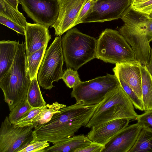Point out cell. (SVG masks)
<instances>
[{"instance_id":"cell-32","label":"cell","mask_w":152,"mask_h":152,"mask_svg":"<svg viewBox=\"0 0 152 152\" xmlns=\"http://www.w3.org/2000/svg\"><path fill=\"white\" fill-rule=\"evenodd\" d=\"M130 6L134 10L147 15L152 13V0L130 5Z\"/></svg>"},{"instance_id":"cell-6","label":"cell","mask_w":152,"mask_h":152,"mask_svg":"<svg viewBox=\"0 0 152 152\" xmlns=\"http://www.w3.org/2000/svg\"><path fill=\"white\" fill-rule=\"evenodd\" d=\"M120 85L115 74H107L87 81H81L73 88L71 95L77 104L94 105L99 103L108 92Z\"/></svg>"},{"instance_id":"cell-33","label":"cell","mask_w":152,"mask_h":152,"mask_svg":"<svg viewBox=\"0 0 152 152\" xmlns=\"http://www.w3.org/2000/svg\"><path fill=\"white\" fill-rule=\"evenodd\" d=\"M105 145L92 142L89 145L79 149L77 152H103Z\"/></svg>"},{"instance_id":"cell-37","label":"cell","mask_w":152,"mask_h":152,"mask_svg":"<svg viewBox=\"0 0 152 152\" xmlns=\"http://www.w3.org/2000/svg\"><path fill=\"white\" fill-rule=\"evenodd\" d=\"M148 0H131V5L141 3Z\"/></svg>"},{"instance_id":"cell-29","label":"cell","mask_w":152,"mask_h":152,"mask_svg":"<svg viewBox=\"0 0 152 152\" xmlns=\"http://www.w3.org/2000/svg\"><path fill=\"white\" fill-rule=\"evenodd\" d=\"M46 140H37L28 144L19 152H44L45 149L50 146Z\"/></svg>"},{"instance_id":"cell-15","label":"cell","mask_w":152,"mask_h":152,"mask_svg":"<svg viewBox=\"0 0 152 152\" xmlns=\"http://www.w3.org/2000/svg\"><path fill=\"white\" fill-rule=\"evenodd\" d=\"M130 120L121 118L91 128L87 137L92 142L105 145L128 125Z\"/></svg>"},{"instance_id":"cell-4","label":"cell","mask_w":152,"mask_h":152,"mask_svg":"<svg viewBox=\"0 0 152 152\" xmlns=\"http://www.w3.org/2000/svg\"><path fill=\"white\" fill-rule=\"evenodd\" d=\"M64 60L66 66L77 70L96 58L97 40L76 28H72L61 38Z\"/></svg>"},{"instance_id":"cell-18","label":"cell","mask_w":152,"mask_h":152,"mask_svg":"<svg viewBox=\"0 0 152 152\" xmlns=\"http://www.w3.org/2000/svg\"><path fill=\"white\" fill-rule=\"evenodd\" d=\"M19 42L10 40L0 41V80L12 66Z\"/></svg>"},{"instance_id":"cell-8","label":"cell","mask_w":152,"mask_h":152,"mask_svg":"<svg viewBox=\"0 0 152 152\" xmlns=\"http://www.w3.org/2000/svg\"><path fill=\"white\" fill-rule=\"evenodd\" d=\"M34 128L13 124L6 116L0 129V152H19L34 140Z\"/></svg>"},{"instance_id":"cell-10","label":"cell","mask_w":152,"mask_h":152,"mask_svg":"<svg viewBox=\"0 0 152 152\" xmlns=\"http://www.w3.org/2000/svg\"><path fill=\"white\" fill-rule=\"evenodd\" d=\"M22 8L35 23L49 28L59 13L58 0H20Z\"/></svg>"},{"instance_id":"cell-19","label":"cell","mask_w":152,"mask_h":152,"mask_svg":"<svg viewBox=\"0 0 152 152\" xmlns=\"http://www.w3.org/2000/svg\"><path fill=\"white\" fill-rule=\"evenodd\" d=\"M142 102L143 111L152 110V77L146 66L141 68Z\"/></svg>"},{"instance_id":"cell-34","label":"cell","mask_w":152,"mask_h":152,"mask_svg":"<svg viewBox=\"0 0 152 152\" xmlns=\"http://www.w3.org/2000/svg\"><path fill=\"white\" fill-rule=\"evenodd\" d=\"M94 0H87L82 8L75 23V26L82 23V21L93 6Z\"/></svg>"},{"instance_id":"cell-14","label":"cell","mask_w":152,"mask_h":152,"mask_svg":"<svg viewBox=\"0 0 152 152\" xmlns=\"http://www.w3.org/2000/svg\"><path fill=\"white\" fill-rule=\"evenodd\" d=\"M25 35L26 56L44 47H47L51 38L48 28L37 23L27 22Z\"/></svg>"},{"instance_id":"cell-28","label":"cell","mask_w":152,"mask_h":152,"mask_svg":"<svg viewBox=\"0 0 152 152\" xmlns=\"http://www.w3.org/2000/svg\"><path fill=\"white\" fill-rule=\"evenodd\" d=\"M44 107L37 108L33 107L15 124L19 126L34 125L33 122L34 118Z\"/></svg>"},{"instance_id":"cell-20","label":"cell","mask_w":152,"mask_h":152,"mask_svg":"<svg viewBox=\"0 0 152 152\" xmlns=\"http://www.w3.org/2000/svg\"><path fill=\"white\" fill-rule=\"evenodd\" d=\"M46 48L47 47H44L26 56V70L27 76L31 80L37 77L39 69Z\"/></svg>"},{"instance_id":"cell-2","label":"cell","mask_w":152,"mask_h":152,"mask_svg":"<svg viewBox=\"0 0 152 152\" xmlns=\"http://www.w3.org/2000/svg\"><path fill=\"white\" fill-rule=\"evenodd\" d=\"M24 44L19 42L12 66L0 80V87L3 91L4 100L10 111L20 102L26 100L31 80L27 75L26 55Z\"/></svg>"},{"instance_id":"cell-24","label":"cell","mask_w":152,"mask_h":152,"mask_svg":"<svg viewBox=\"0 0 152 152\" xmlns=\"http://www.w3.org/2000/svg\"><path fill=\"white\" fill-rule=\"evenodd\" d=\"M26 100L30 105L34 108L39 107L46 105L36 77L31 80L27 92Z\"/></svg>"},{"instance_id":"cell-38","label":"cell","mask_w":152,"mask_h":152,"mask_svg":"<svg viewBox=\"0 0 152 152\" xmlns=\"http://www.w3.org/2000/svg\"><path fill=\"white\" fill-rule=\"evenodd\" d=\"M148 15V17L151 19H152V13Z\"/></svg>"},{"instance_id":"cell-9","label":"cell","mask_w":152,"mask_h":152,"mask_svg":"<svg viewBox=\"0 0 152 152\" xmlns=\"http://www.w3.org/2000/svg\"><path fill=\"white\" fill-rule=\"evenodd\" d=\"M131 0H94L82 23L103 22L121 18Z\"/></svg>"},{"instance_id":"cell-25","label":"cell","mask_w":152,"mask_h":152,"mask_svg":"<svg viewBox=\"0 0 152 152\" xmlns=\"http://www.w3.org/2000/svg\"><path fill=\"white\" fill-rule=\"evenodd\" d=\"M32 108L26 100L20 102L10 111L8 117L10 121L15 124Z\"/></svg>"},{"instance_id":"cell-27","label":"cell","mask_w":152,"mask_h":152,"mask_svg":"<svg viewBox=\"0 0 152 152\" xmlns=\"http://www.w3.org/2000/svg\"><path fill=\"white\" fill-rule=\"evenodd\" d=\"M61 79L70 88H73L81 81L77 70L71 68L64 71Z\"/></svg>"},{"instance_id":"cell-17","label":"cell","mask_w":152,"mask_h":152,"mask_svg":"<svg viewBox=\"0 0 152 152\" xmlns=\"http://www.w3.org/2000/svg\"><path fill=\"white\" fill-rule=\"evenodd\" d=\"M92 142L84 134L66 138L45 149L44 152H77L89 145Z\"/></svg>"},{"instance_id":"cell-12","label":"cell","mask_w":152,"mask_h":152,"mask_svg":"<svg viewBox=\"0 0 152 152\" xmlns=\"http://www.w3.org/2000/svg\"><path fill=\"white\" fill-rule=\"evenodd\" d=\"M142 64L136 60L115 64L114 74L131 87L142 101L141 68Z\"/></svg>"},{"instance_id":"cell-13","label":"cell","mask_w":152,"mask_h":152,"mask_svg":"<svg viewBox=\"0 0 152 152\" xmlns=\"http://www.w3.org/2000/svg\"><path fill=\"white\" fill-rule=\"evenodd\" d=\"M142 128L138 122L128 125L105 145L103 152H129Z\"/></svg>"},{"instance_id":"cell-35","label":"cell","mask_w":152,"mask_h":152,"mask_svg":"<svg viewBox=\"0 0 152 152\" xmlns=\"http://www.w3.org/2000/svg\"><path fill=\"white\" fill-rule=\"evenodd\" d=\"M8 4L17 10H18V6L20 4V0H4Z\"/></svg>"},{"instance_id":"cell-22","label":"cell","mask_w":152,"mask_h":152,"mask_svg":"<svg viewBox=\"0 0 152 152\" xmlns=\"http://www.w3.org/2000/svg\"><path fill=\"white\" fill-rule=\"evenodd\" d=\"M129 152H152V131L142 128Z\"/></svg>"},{"instance_id":"cell-3","label":"cell","mask_w":152,"mask_h":152,"mask_svg":"<svg viewBox=\"0 0 152 152\" xmlns=\"http://www.w3.org/2000/svg\"><path fill=\"white\" fill-rule=\"evenodd\" d=\"M138 115L127 95L120 85L107 93L85 127L91 128L119 119H136Z\"/></svg>"},{"instance_id":"cell-11","label":"cell","mask_w":152,"mask_h":152,"mask_svg":"<svg viewBox=\"0 0 152 152\" xmlns=\"http://www.w3.org/2000/svg\"><path fill=\"white\" fill-rule=\"evenodd\" d=\"M87 0H58L59 13L54 23L51 26L55 35L61 36L75 26L80 12Z\"/></svg>"},{"instance_id":"cell-26","label":"cell","mask_w":152,"mask_h":152,"mask_svg":"<svg viewBox=\"0 0 152 152\" xmlns=\"http://www.w3.org/2000/svg\"><path fill=\"white\" fill-rule=\"evenodd\" d=\"M118 79L121 86L126 93L134 107L137 109L143 111L142 103L141 99L129 85L121 79Z\"/></svg>"},{"instance_id":"cell-21","label":"cell","mask_w":152,"mask_h":152,"mask_svg":"<svg viewBox=\"0 0 152 152\" xmlns=\"http://www.w3.org/2000/svg\"><path fill=\"white\" fill-rule=\"evenodd\" d=\"M66 106V105L60 104L57 102L51 104H46L34 118L33 122L34 127L48 122L55 113Z\"/></svg>"},{"instance_id":"cell-7","label":"cell","mask_w":152,"mask_h":152,"mask_svg":"<svg viewBox=\"0 0 152 152\" xmlns=\"http://www.w3.org/2000/svg\"><path fill=\"white\" fill-rule=\"evenodd\" d=\"M64 60L61 36H57L46 50L38 71L37 80L43 89L51 90L53 83L61 79Z\"/></svg>"},{"instance_id":"cell-16","label":"cell","mask_w":152,"mask_h":152,"mask_svg":"<svg viewBox=\"0 0 152 152\" xmlns=\"http://www.w3.org/2000/svg\"><path fill=\"white\" fill-rule=\"evenodd\" d=\"M124 23L131 25L147 35L149 41L152 40V19L148 15L137 11L130 6L121 18Z\"/></svg>"},{"instance_id":"cell-23","label":"cell","mask_w":152,"mask_h":152,"mask_svg":"<svg viewBox=\"0 0 152 152\" xmlns=\"http://www.w3.org/2000/svg\"><path fill=\"white\" fill-rule=\"evenodd\" d=\"M0 15L25 28L27 22L23 14L15 9L4 0H0Z\"/></svg>"},{"instance_id":"cell-30","label":"cell","mask_w":152,"mask_h":152,"mask_svg":"<svg viewBox=\"0 0 152 152\" xmlns=\"http://www.w3.org/2000/svg\"><path fill=\"white\" fill-rule=\"evenodd\" d=\"M136 120L142 128L152 131V110H147L142 114L138 115Z\"/></svg>"},{"instance_id":"cell-36","label":"cell","mask_w":152,"mask_h":152,"mask_svg":"<svg viewBox=\"0 0 152 152\" xmlns=\"http://www.w3.org/2000/svg\"><path fill=\"white\" fill-rule=\"evenodd\" d=\"M146 67L152 77V48L150 53V59L149 63L146 65Z\"/></svg>"},{"instance_id":"cell-5","label":"cell","mask_w":152,"mask_h":152,"mask_svg":"<svg viewBox=\"0 0 152 152\" xmlns=\"http://www.w3.org/2000/svg\"><path fill=\"white\" fill-rule=\"evenodd\" d=\"M96 58L115 64L135 60L132 48L124 37L110 28L103 31L97 40Z\"/></svg>"},{"instance_id":"cell-1","label":"cell","mask_w":152,"mask_h":152,"mask_svg":"<svg viewBox=\"0 0 152 152\" xmlns=\"http://www.w3.org/2000/svg\"><path fill=\"white\" fill-rule=\"evenodd\" d=\"M96 108L95 105L76 103L61 108L48 122L34 127L32 142L46 140L54 144L73 136L81 127L86 126Z\"/></svg>"},{"instance_id":"cell-31","label":"cell","mask_w":152,"mask_h":152,"mask_svg":"<svg viewBox=\"0 0 152 152\" xmlns=\"http://www.w3.org/2000/svg\"><path fill=\"white\" fill-rule=\"evenodd\" d=\"M0 23L23 35L25 34V28L12 21L0 15Z\"/></svg>"}]
</instances>
